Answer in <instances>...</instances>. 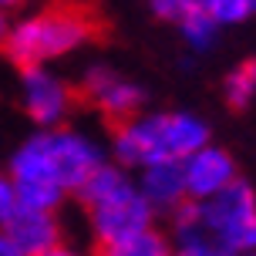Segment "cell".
<instances>
[{
  "label": "cell",
  "instance_id": "cell-19",
  "mask_svg": "<svg viewBox=\"0 0 256 256\" xmlns=\"http://www.w3.org/2000/svg\"><path fill=\"white\" fill-rule=\"evenodd\" d=\"M0 256H24L10 240H7V236H4V230H0Z\"/></svg>",
  "mask_w": 256,
  "mask_h": 256
},
{
  "label": "cell",
  "instance_id": "cell-15",
  "mask_svg": "<svg viewBox=\"0 0 256 256\" xmlns=\"http://www.w3.org/2000/svg\"><path fill=\"white\" fill-rule=\"evenodd\" d=\"M206 14L216 20L219 30H222V27H236V24H243V20L253 17V10H250L246 0H209V4H206Z\"/></svg>",
  "mask_w": 256,
  "mask_h": 256
},
{
  "label": "cell",
  "instance_id": "cell-3",
  "mask_svg": "<svg viewBox=\"0 0 256 256\" xmlns=\"http://www.w3.org/2000/svg\"><path fill=\"white\" fill-rule=\"evenodd\" d=\"M98 38V20L81 4H51L10 24V34L0 44V54L17 68H48L51 61L74 54Z\"/></svg>",
  "mask_w": 256,
  "mask_h": 256
},
{
  "label": "cell",
  "instance_id": "cell-17",
  "mask_svg": "<svg viewBox=\"0 0 256 256\" xmlns=\"http://www.w3.org/2000/svg\"><path fill=\"white\" fill-rule=\"evenodd\" d=\"M148 7H152V14L158 20H172V24L186 14L182 10V0H148Z\"/></svg>",
  "mask_w": 256,
  "mask_h": 256
},
{
  "label": "cell",
  "instance_id": "cell-18",
  "mask_svg": "<svg viewBox=\"0 0 256 256\" xmlns=\"http://www.w3.org/2000/svg\"><path fill=\"white\" fill-rule=\"evenodd\" d=\"M40 256H94V250H78L71 243H61V246H54V250H48V253H40Z\"/></svg>",
  "mask_w": 256,
  "mask_h": 256
},
{
  "label": "cell",
  "instance_id": "cell-12",
  "mask_svg": "<svg viewBox=\"0 0 256 256\" xmlns=\"http://www.w3.org/2000/svg\"><path fill=\"white\" fill-rule=\"evenodd\" d=\"M222 98L232 112L250 108L256 98V58H243L240 64H232L226 78H222Z\"/></svg>",
  "mask_w": 256,
  "mask_h": 256
},
{
  "label": "cell",
  "instance_id": "cell-22",
  "mask_svg": "<svg viewBox=\"0 0 256 256\" xmlns=\"http://www.w3.org/2000/svg\"><path fill=\"white\" fill-rule=\"evenodd\" d=\"M209 0H182V10H206Z\"/></svg>",
  "mask_w": 256,
  "mask_h": 256
},
{
  "label": "cell",
  "instance_id": "cell-14",
  "mask_svg": "<svg viewBox=\"0 0 256 256\" xmlns=\"http://www.w3.org/2000/svg\"><path fill=\"white\" fill-rule=\"evenodd\" d=\"M176 27H179L186 48L196 51V54L209 51V48L219 40V27H216V20H212L206 10H186L179 20H176Z\"/></svg>",
  "mask_w": 256,
  "mask_h": 256
},
{
  "label": "cell",
  "instance_id": "cell-9",
  "mask_svg": "<svg viewBox=\"0 0 256 256\" xmlns=\"http://www.w3.org/2000/svg\"><path fill=\"white\" fill-rule=\"evenodd\" d=\"M135 186H138L142 199L152 206L155 216H172L182 202H189L182 162H155V166H145L135 176Z\"/></svg>",
  "mask_w": 256,
  "mask_h": 256
},
{
  "label": "cell",
  "instance_id": "cell-11",
  "mask_svg": "<svg viewBox=\"0 0 256 256\" xmlns=\"http://www.w3.org/2000/svg\"><path fill=\"white\" fill-rule=\"evenodd\" d=\"M132 182H135V176L125 172V168H118L115 162L108 158V162H102V166L84 179V186L74 192V206L81 209V212H84V209H94V206L115 199L118 192H125Z\"/></svg>",
  "mask_w": 256,
  "mask_h": 256
},
{
  "label": "cell",
  "instance_id": "cell-13",
  "mask_svg": "<svg viewBox=\"0 0 256 256\" xmlns=\"http://www.w3.org/2000/svg\"><path fill=\"white\" fill-rule=\"evenodd\" d=\"M94 256H176V246H172V240L162 226H152V230L138 232V236H132V240L112 246V250H102Z\"/></svg>",
  "mask_w": 256,
  "mask_h": 256
},
{
  "label": "cell",
  "instance_id": "cell-20",
  "mask_svg": "<svg viewBox=\"0 0 256 256\" xmlns=\"http://www.w3.org/2000/svg\"><path fill=\"white\" fill-rule=\"evenodd\" d=\"M10 24H14V20H10V14H4V10H0V44L7 40V34H10Z\"/></svg>",
  "mask_w": 256,
  "mask_h": 256
},
{
  "label": "cell",
  "instance_id": "cell-2",
  "mask_svg": "<svg viewBox=\"0 0 256 256\" xmlns=\"http://www.w3.org/2000/svg\"><path fill=\"white\" fill-rule=\"evenodd\" d=\"M212 142L209 122L192 112H142L112 128V162L125 172H142L155 162H186Z\"/></svg>",
  "mask_w": 256,
  "mask_h": 256
},
{
  "label": "cell",
  "instance_id": "cell-6",
  "mask_svg": "<svg viewBox=\"0 0 256 256\" xmlns=\"http://www.w3.org/2000/svg\"><path fill=\"white\" fill-rule=\"evenodd\" d=\"M84 219H88V232H91V243H94V253L102 250H112V246L125 243L138 232L158 226L155 222L152 206L142 199L138 186L132 182L125 192H118L115 199L94 206V209H84Z\"/></svg>",
  "mask_w": 256,
  "mask_h": 256
},
{
  "label": "cell",
  "instance_id": "cell-16",
  "mask_svg": "<svg viewBox=\"0 0 256 256\" xmlns=\"http://www.w3.org/2000/svg\"><path fill=\"white\" fill-rule=\"evenodd\" d=\"M20 212V199H17V186L7 172H0V230Z\"/></svg>",
  "mask_w": 256,
  "mask_h": 256
},
{
  "label": "cell",
  "instance_id": "cell-21",
  "mask_svg": "<svg viewBox=\"0 0 256 256\" xmlns=\"http://www.w3.org/2000/svg\"><path fill=\"white\" fill-rule=\"evenodd\" d=\"M24 4H27V0H0V10H4V14H14V10H20Z\"/></svg>",
  "mask_w": 256,
  "mask_h": 256
},
{
  "label": "cell",
  "instance_id": "cell-23",
  "mask_svg": "<svg viewBox=\"0 0 256 256\" xmlns=\"http://www.w3.org/2000/svg\"><path fill=\"white\" fill-rule=\"evenodd\" d=\"M246 4H250V10H253V14H256V0H246Z\"/></svg>",
  "mask_w": 256,
  "mask_h": 256
},
{
  "label": "cell",
  "instance_id": "cell-8",
  "mask_svg": "<svg viewBox=\"0 0 256 256\" xmlns=\"http://www.w3.org/2000/svg\"><path fill=\"white\" fill-rule=\"evenodd\" d=\"M182 176H186L189 202H206V199L219 196L222 189H230L240 179V168H236V158L226 148L209 142L206 148H199L196 155H189L182 162Z\"/></svg>",
  "mask_w": 256,
  "mask_h": 256
},
{
  "label": "cell",
  "instance_id": "cell-1",
  "mask_svg": "<svg viewBox=\"0 0 256 256\" xmlns=\"http://www.w3.org/2000/svg\"><path fill=\"white\" fill-rule=\"evenodd\" d=\"M102 162H108V155L98 142L64 125L34 132L10 155L7 176L17 186H51V189H61L68 199H74V192Z\"/></svg>",
  "mask_w": 256,
  "mask_h": 256
},
{
  "label": "cell",
  "instance_id": "cell-7",
  "mask_svg": "<svg viewBox=\"0 0 256 256\" xmlns=\"http://www.w3.org/2000/svg\"><path fill=\"white\" fill-rule=\"evenodd\" d=\"M20 104L27 118L38 125V132H48V128H64L81 98L74 84H68L51 68H27L20 71Z\"/></svg>",
  "mask_w": 256,
  "mask_h": 256
},
{
  "label": "cell",
  "instance_id": "cell-4",
  "mask_svg": "<svg viewBox=\"0 0 256 256\" xmlns=\"http://www.w3.org/2000/svg\"><path fill=\"white\" fill-rule=\"evenodd\" d=\"M206 240L226 253H256V189L236 179L219 196L196 202Z\"/></svg>",
  "mask_w": 256,
  "mask_h": 256
},
{
  "label": "cell",
  "instance_id": "cell-5",
  "mask_svg": "<svg viewBox=\"0 0 256 256\" xmlns=\"http://www.w3.org/2000/svg\"><path fill=\"white\" fill-rule=\"evenodd\" d=\"M78 98L88 102L98 115L108 122V128H118L142 115L145 108V88L135 84L132 78L118 74L108 64H88L78 81Z\"/></svg>",
  "mask_w": 256,
  "mask_h": 256
},
{
  "label": "cell",
  "instance_id": "cell-10",
  "mask_svg": "<svg viewBox=\"0 0 256 256\" xmlns=\"http://www.w3.org/2000/svg\"><path fill=\"white\" fill-rule=\"evenodd\" d=\"M4 236L24 256H40L48 250H54V246L68 243L64 240V222L58 212H30V209H20L4 226Z\"/></svg>",
  "mask_w": 256,
  "mask_h": 256
}]
</instances>
